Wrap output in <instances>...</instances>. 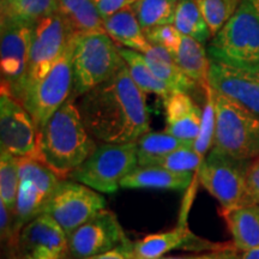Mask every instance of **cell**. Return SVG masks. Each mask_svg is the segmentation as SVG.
<instances>
[{"label":"cell","mask_w":259,"mask_h":259,"mask_svg":"<svg viewBox=\"0 0 259 259\" xmlns=\"http://www.w3.org/2000/svg\"><path fill=\"white\" fill-rule=\"evenodd\" d=\"M221 212L236 250L259 247V203Z\"/></svg>","instance_id":"21"},{"label":"cell","mask_w":259,"mask_h":259,"mask_svg":"<svg viewBox=\"0 0 259 259\" xmlns=\"http://www.w3.org/2000/svg\"><path fill=\"white\" fill-rule=\"evenodd\" d=\"M178 0H137L132 9L143 30L173 24Z\"/></svg>","instance_id":"29"},{"label":"cell","mask_w":259,"mask_h":259,"mask_svg":"<svg viewBox=\"0 0 259 259\" xmlns=\"http://www.w3.org/2000/svg\"><path fill=\"white\" fill-rule=\"evenodd\" d=\"M144 57L155 76L170 92L189 93L196 87V83L178 66L171 53L166 48L153 45Z\"/></svg>","instance_id":"22"},{"label":"cell","mask_w":259,"mask_h":259,"mask_svg":"<svg viewBox=\"0 0 259 259\" xmlns=\"http://www.w3.org/2000/svg\"><path fill=\"white\" fill-rule=\"evenodd\" d=\"M257 160H258V161H259V158H257Z\"/></svg>","instance_id":"41"},{"label":"cell","mask_w":259,"mask_h":259,"mask_svg":"<svg viewBox=\"0 0 259 259\" xmlns=\"http://www.w3.org/2000/svg\"><path fill=\"white\" fill-rule=\"evenodd\" d=\"M130 242L115 213L103 209L67 235V252L73 259H84Z\"/></svg>","instance_id":"14"},{"label":"cell","mask_w":259,"mask_h":259,"mask_svg":"<svg viewBox=\"0 0 259 259\" xmlns=\"http://www.w3.org/2000/svg\"><path fill=\"white\" fill-rule=\"evenodd\" d=\"M247 162L211 149L196 173L200 185L221 204L222 211L258 204L247 186Z\"/></svg>","instance_id":"6"},{"label":"cell","mask_w":259,"mask_h":259,"mask_svg":"<svg viewBox=\"0 0 259 259\" xmlns=\"http://www.w3.org/2000/svg\"><path fill=\"white\" fill-rule=\"evenodd\" d=\"M239 259H259V247L242 251L241 253L239 254Z\"/></svg>","instance_id":"39"},{"label":"cell","mask_w":259,"mask_h":259,"mask_svg":"<svg viewBox=\"0 0 259 259\" xmlns=\"http://www.w3.org/2000/svg\"><path fill=\"white\" fill-rule=\"evenodd\" d=\"M246 180H247L248 190L253 197L254 200L259 203V161L257 160L254 163L250 164L247 170V176H246Z\"/></svg>","instance_id":"37"},{"label":"cell","mask_w":259,"mask_h":259,"mask_svg":"<svg viewBox=\"0 0 259 259\" xmlns=\"http://www.w3.org/2000/svg\"><path fill=\"white\" fill-rule=\"evenodd\" d=\"M184 145L192 144L185 143L167 131H148L137 141L138 167L156 166L162 158Z\"/></svg>","instance_id":"26"},{"label":"cell","mask_w":259,"mask_h":259,"mask_svg":"<svg viewBox=\"0 0 259 259\" xmlns=\"http://www.w3.org/2000/svg\"><path fill=\"white\" fill-rule=\"evenodd\" d=\"M41 162L60 179L69 178L97 148L79 108L69 99L40 128Z\"/></svg>","instance_id":"2"},{"label":"cell","mask_w":259,"mask_h":259,"mask_svg":"<svg viewBox=\"0 0 259 259\" xmlns=\"http://www.w3.org/2000/svg\"><path fill=\"white\" fill-rule=\"evenodd\" d=\"M18 247L24 259H60L67 252V234L42 212L21 229Z\"/></svg>","instance_id":"15"},{"label":"cell","mask_w":259,"mask_h":259,"mask_svg":"<svg viewBox=\"0 0 259 259\" xmlns=\"http://www.w3.org/2000/svg\"><path fill=\"white\" fill-rule=\"evenodd\" d=\"M144 32L151 45H157V46L166 48L170 52L171 56L180 46L181 37H183V34L173 24L157 25V27L148 29Z\"/></svg>","instance_id":"34"},{"label":"cell","mask_w":259,"mask_h":259,"mask_svg":"<svg viewBox=\"0 0 259 259\" xmlns=\"http://www.w3.org/2000/svg\"><path fill=\"white\" fill-rule=\"evenodd\" d=\"M258 73H259V72H258Z\"/></svg>","instance_id":"43"},{"label":"cell","mask_w":259,"mask_h":259,"mask_svg":"<svg viewBox=\"0 0 259 259\" xmlns=\"http://www.w3.org/2000/svg\"><path fill=\"white\" fill-rule=\"evenodd\" d=\"M204 92H205L206 101L203 108L199 134L194 139L193 148L197 153L205 157L206 153L213 145V137H215L216 128V109L215 100H213V90L210 87V84L204 88Z\"/></svg>","instance_id":"32"},{"label":"cell","mask_w":259,"mask_h":259,"mask_svg":"<svg viewBox=\"0 0 259 259\" xmlns=\"http://www.w3.org/2000/svg\"><path fill=\"white\" fill-rule=\"evenodd\" d=\"M173 25L183 35L205 44L212 36L194 0H178Z\"/></svg>","instance_id":"28"},{"label":"cell","mask_w":259,"mask_h":259,"mask_svg":"<svg viewBox=\"0 0 259 259\" xmlns=\"http://www.w3.org/2000/svg\"><path fill=\"white\" fill-rule=\"evenodd\" d=\"M59 12L58 0H4L2 19L35 27L44 18Z\"/></svg>","instance_id":"25"},{"label":"cell","mask_w":259,"mask_h":259,"mask_svg":"<svg viewBox=\"0 0 259 259\" xmlns=\"http://www.w3.org/2000/svg\"><path fill=\"white\" fill-rule=\"evenodd\" d=\"M119 51H120V54L125 61L132 80L144 94H156V95L166 97L168 94L171 93L155 76L149 67L143 53H139L137 51L125 47H119Z\"/></svg>","instance_id":"27"},{"label":"cell","mask_w":259,"mask_h":259,"mask_svg":"<svg viewBox=\"0 0 259 259\" xmlns=\"http://www.w3.org/2000/svg\"><path fill=\"white\" fill-rule=\"evenodd\" d=\"M74 34L76 32L59 12L44 18L32 28L28 72L21 99L27 90L50 72L64 54Z\"/></svg>","instance_id":"9"},{"label":"cell","mask_w":259,"mask_h":259,"mask_svg":"<svg viewBox=\"0 0 259 259\" xmlns=\"http://www.w3.org/2000/svg\"><path fill=\"white\" fill-rule=\"evenodd\" d=\"M78 108L90 136L102 143H134L150 131L145 94L132 80L126 64L84 94Z\"/></svg>","instance_id":"1"},{"label":"cell","mask_w":259,"mask_h":259,"mask_svg":"<svg viewBox=\"0 0 259 259\" xmlns=\"http://www.w3.org/2000/svg\"><path fill=\"white\" fill-rule=\"evenodd\" d=\"M32 28L17 22L2 19V92L19 101L27 78Z\"/></svg>","instance_id":"12"},{"label":"cell","mask_w":259,"mask_h":259,"mask_svg":"<svg viewBox=\"0 0 259 259\" xmlns=\"http://www.w3.org/2000/svg\"><path fill=\"white\" fill-rule=\"evenodd\" d=\"M2 2H4V0H2Z\"/></svg>","instance_id":"42"},{"label":"cell","mask_w":259,"mask_h":259,"mask_svg":"<svg viewBox=\"0 0 259 259\" xmlns=\"http://www.w3.org/2000/svg\"><path fill=\"white\" fill-rule=\"evenodd\" d=\"M59 14L74 32H106L95 0H58Z\"/></svg>","instance_id":"24"},{"label":"cell","mask_w":259,"mask_h":259,"mask_svg":"<svg viewBox=\"0 0 259 259\" xmlns=\"http://www.w3.org/2000/svg\"><path fill=\"white\" fill-rule=\"evenodd\" d=\"M132 242L128 245L119 246V247L114 248V250L105 252V253L93 255V257L84 258V259H131V252H130V247H131Z\"/></svg>","instance_id":"38"},{"label":"cell","mask_w":259,"mask_h":259,"mask_svg":"<svg viewBox=\"0 0 259 259\" xmlns=\"http://www.w3.org/2000/svg\"><path fill=\"white\" fill-rule=\"evenodd\" d=\"M40 130L29 112L10 94H0V144L2 151L15 157L41 161Z\"/></svg>","instance_id":"13"},{"label":"cell","mask_w":259,"mask_h":259,"mask_svg":"<svg viewBox=\"0 0 259 259\" xmlns=\"http://www.w3.org/2000/svg\"><path fill=\"white\" fill-rule=\"evenodd\" d=\"M19 187L18 157L2 151L0 155V202L15 211Z\"/></svg>","instance_id":"30"},{"label":"cell","mask_w":259,"mask_h":259,"mask_svg":"<svg viewBox=\"0 0 259 259\" xmlns=\"http://www.w3.org/2000/svg\"><path fill=\"white\" fill-rule=\"evenodd\" d=\"M19 187L14 211L15 233L44 212V208L54 192L60 178L44 162L29 157H18Z\"/></svg>","instance_id":"11"},{"label":"cell","mask_w":259,"mask_h":259,"mask_svg":"<svg viewBox=\"0 0 259 259\" xmlns=\"http://www.w3.org/2000/svg\"><path fill=\"white\" fill-rule=\"evenodd\" d=\"M212 37L225 27L238 10L239 0H194Z\"/></svg>","instance_id":"31"},{"label":"cell","mask_w":259,"mask_h":259,"mask_svg":"<svg viewBox=\"0 0 259 259\" xmlns=\"http://www.w3.org/2000/svg\"><path fill=\"white\" fill-rule=\"evenodd\" d=\"M213 100L216 128L212 149L235 160L259 158V116L215 90Z\"/></svg>","instance_id":"5"},{"label":"cell","mask_w":259,"mask_h":259,"mask_svg":"<svg viewBox=\"0 0 259 259\" xmlns=\"http://www.w3.org/2000/svg\"><path fill=\"white\" fill-rule=\"evenodd\" d=\"M164 119L168 134L192 144L199 134L203 109L187 93L171 92L163 97Z\"/></svg>","instance_id":"18"},{"label":"cell","mask_w":259,"mask_h":259,"mask_svg":"<svg viewBox=\"0 0 259 259\" xmlns=\"http://www.w3.org/2000/svg\"><path fill=\"white\" fill-rule=\"evenodd\" d=\"M210 87L259 116V73L210 59Z\"/></svg>","instance_id":"17"},{"label":"cell","mask_w":259,"mask_h":259,"mask_svg":"<svg viewBox=\"0 0 259 259\" xmlns=\"http://www.w3.org/2000/svg\"><path fill=\"white\" fill-rule=\"evenodd\" d=\"M204 156L194 150L193 145H184L176 151L167 155L156 166L163 167L176 173H197L202 166Z\"/></svg>","instance_id":"33"},{"label":"cell","mask_w":259,"mask_h":259,"mask_svg":"<svg viewBox=\"0 0 259 259\" xmlns=\"http://www.w3.org/2000/svg\"><path fill=\"white\" fill-rule=\"evenodd\" d=\"M106 208L97 191L74 180H60L44 208L67 235Z\"/></svg>","instance_id":"10"},{"label":"cell","mask_w":259,"mask_h":259,"mask_svg":"<svg viewBox=\"0 0 259 259\" xmlns=\"http://www.w3.org/2000/svg\"><path fill=\"white\" fill-rule=\"evenodd\" d=\"M73 46L74 36L50 72L27 90L19 101L32 116L38 130L44 127L48 119L71 99V93H73Z\"/></svg>","instance_id":"8"},{"label":"cell","mask_w":259,"mask_h":259,"mask_svg":"<svg viewBox=\"0 0 259 259\" xmlns=\"http://www.w3.org/2000/svg\"><path fill=\"white\" fill-rule=\"evenodd\" d=\"M211 60L259 72V17L248 0H241L233 17L208 47Z\"/></svg>","instance_id":"3"},{"label":"cell","mask_w":259,"mask_h":259,"mask_svg":"<svg viewBox=\"0 0 259 259\" xmlns=\"http://www.w3.org/2000/svg\"><path fill=\"white\" fill-rule=\"evenodd\" d=\"M160 259H239V254L234 246H231L225 250L210 251L200 254L170 255V257H162Z\"/></svg>","instance_id":"35"},{"label":"cell","mask_w":259,"mask_h":259,"mask_svg":"<svg viewBox=\"0 0 259 259\" xmlns=\"http://www.w3.org/2000/svg\"><path fill=\"white\" fill-rule=\"evenodd\" d=\"M231 244H213L194 235L185 225L178 226L171 231L150 234L132 242L130 252L131 259H160L168 252L177 248L193 251H219L231 247Z\"/></svg>","instance_id":"16"},{"label":"cell","mask_w":259,"mask_h":259,"mask_svg":"<svg viewBox=\"0 0 259 259\" xmlns=\"http://www.w3.org/2000/svg\"><path fill=\"white\" fill-rule=\"evenodd\" d=\"M125 64L107 32H77L72 56L73 96L84 95L111 78Z\"/></svg>","instance_id":"4"},{"label":"cell","mask_w":259,"mask_h":259,"mask_svg":"<svg viewBox=\"0 0 259 259\" xmlns=\"http://www.w3.org/2000/svg\"><path fill=\"white\" fill-rule=\"evenodd\" d=\"M103 24L106 32L112 37V40L120 44L122 47L143 54L153 47L145 36V32L139 24L132 6L103 19Z\"/></svg>","instance_id":"20"},{"label":"cell","mask_w":259,"mask_h":259,"mask_svg":"<svg viewBox=\"0 0 259 259\" xmlns=\"http://www.w3.org/2000/svg\"><path fill=\"white\" fill-rule=\"evenodd\" d=\"M137 167V142L103 143L69 178L97 192L114 193L122 179Z\"/></svg>","instance_id":"7"},{"label":"cell","mask_w":259,"mask_h":259,"mask_svg":"<svg viewBox=\"0 0 259 259\" xmlns=\"http://www.w3.org/2000/svg\"><path fill=\"white\" fill-rule=\"evenodd\" d=\"M178 66L185 72L194 83L204 89L209 85L210 58L206 56L203 44L193 37L183 35L180 46L173 54Z\"/></svg>","instance_id":"23"},{"label":"cell","mask_w":259,"mask_h":259,"mask_svg":"<svg viewBox=\"0 0 259 259\" xmlns=\"http://www.w3.org/2000/svg\"><path fill=\"white\" fill-rule=\"evenodd\" d=\"M137 0H95V4L103 19L121 11L128 6H132Z\"/></svg>","instance_id":"36"},{"label":"cell","mask_w":259,"mask_h":259,"mask_svg":"<svg viewBox=\"0 0 259 259\" xmlns=\"http://www.w3.org/2000/svg\"><path fill=\"white\" fill-rule=\"evenodd\" d=\"M248 2H250L252 8H253L255 14H257V16L259 17V0H248Z\"/></svg>","instance_id":"40"},{"label":"cell","mask_w":259,"mask_h":259,"mask_svg":"<svg viewBox=\"0 0 259 259\" xmlns=\"http://www.w3.org/2000/svg\"><path fill=\"white\" fill-rule=\"evenodd\" d=\"M192 173H176L160 166L137 167L120 183L122 189L185 190L192 183Z\"/></svg>","instance_id":"19"}]
</instances>
